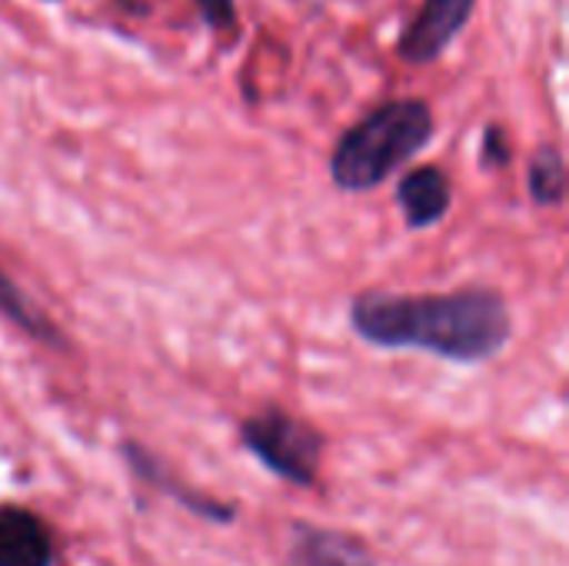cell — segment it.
<instances>
[{"instance_id": "obj_1", "label": "cell", "mask_w": 569, "mask_h": 566, "mask_svg": "<svg viewBox=\"0 0 569 566\" xmlns=\"http://www.w3.org/2000/svg\"><path fill=\"white\" fill-rule=\"evenodd\" d=\"M353 327L380 347H417L450 360H483L510 340V310L490 290L447 297H360Z\"/></svg>"}, {"instance_id": "obj_2", "label": "cell", "mask_w": 569, "mask_h": 566, "mask_svg": "<svg viewBox=\"0 0 569 566\" xmlns=\"http://www.w3.org/2000/svg\"><path fill=\"white\" fill-rule=\"evenodd\" d=\"M433 137V110L427 100H390L353 123L333 157L330 173L340 190H373L397 167L417 157Z\"/></svg>"}, {"instance_id": "obj_3", "label": "cell", "mask_w": 569, "mask_h": 566, "mask_svg": "<svg viewBox=\"0 0 569 566\" xmlns=\"http://www.w3.org/2000/svg\"><path fill=\"white\" fill-rule=\"evenodd\" d=\"M243 440L280 477H287L293 484L313 480L323 440L307 424H300L280 410H270L243 427Z\"/></svg>"}, {"instance_id": "obj_4", "label": "cell", "mask_w": 569, "mask_h": 566, "mask_svg": "<svg viewBox=\"0 0 569 566\" xmlns=\"http://www.w3.org/2000/svg\"><path fill=\"white\" fill-rule=\"evenodd\" d=\"M477 0H423L417 17L400 33L397 53L413 67H427L447 53L453 37L470 23Z\"/></svg>"}, {"instance_id": "obj_5", "label": "cell", "mask_w": 569, "mask_h": 566, "mask_svg": "<svg viewBox=\"0 0 569 566\" xmlns=\"http://www.w3.org/2000/svg\"><path fill=\"white\" fill-rule=\"evenodd\" d=\"M53 547L47 527L27 510H0V566H50Z\"/></svg>"}, {"instance_id": "obj_6", "label": "cell", "mask_w": 569, "mask_h": 566, "mask_svg": "<svg viewBox=\"0 0 569 566\" xmlns=\"http://www.w3.org/2000/svg\"><path fill=\"white\" fill-rule=\"evenodd\" d=\"M397 203L410 227H430L437 224L450 207V180L437 167H417L410 170L397 187Z\"/></svg>"}, {"instance_id": "obj_7", "label": "cell", "mask_w": 569, "mask_h": 566, "mask_svg": "<svg viewBox=\"0 0 569 566\" xmlns=\"http://www.w3.org/2000/svg\"><path fill=\"white\" fill-rule=\"evenodd\" d=\"M530 193L537 203H560L567 193V167L557 147H540L530 163Z\"/></svg>"}, {"instance_id": "obj_8", "label": "cell", "mask_w": 569, "mask_h": 566, "mask_svg": "<svg viewBox=\"0 0 569 566\" xmlns=\"http://www.w3.org/2000/svg\"><path fill=\"white\" fill-rule=\"evenodd\" d=\"M213 30H230L237 23V0H193Z\"/></svg>"}, {"instance_id": "obj_9", "label": "cell", "mask_w": 569, "mask_h": 566, "mask_svg": "<svg viewBox=\"0 0 569 566\" xmlns=\"http://www.w3.org/2000/svg\"><path fill=\"white\" fill-rule=\"evenodd\" d=\"M483 163H490V167L510 163V143L500 127H487V133H483Z\"/></svg>"}]
</instances>
